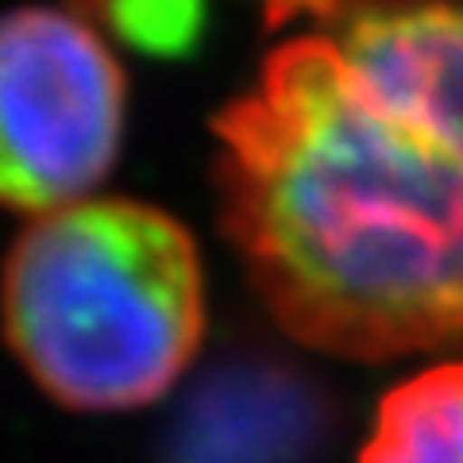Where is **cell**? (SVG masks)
<instances>
[{"label":"cell","instance_id":"obj_1","mask_svg":"<svg viewBox=\"0 0 463 463\" xmlns=\"http://www.w3.org/2000/svg\"><path fill=\"white\" fill-rule=\"evenodd\" d=\"M221 209L289 336L463 340V0H344L216 120Z\"/></svg>","mask_w":463,"mask_h":463},{"label":"cell","instance_id":"obj_4","mask_svg":"<svg viewBox=\"0 0 463 463\" xmlns=\"http://www.w3.org/2000/svg\"><path fill=\"white\" fill-rule=\"evenodd\" d=\"M328 429V398L270 355L213 367L174 417L166 463H306Z\"/></svg>","mask_w":463,"mask_h":463},{"label":"cell","instance_id":"obj_3","mask_svg":"<svg viewBox=\"0 0 463 463\" xmlns=\"http://www.w3.org/2000/svg\"><path fill=\"white\" fill-rule=\"evenodd\" d=\"M124 74L74 12L0 16V205L47 216L90 201L120 151Z\"/></svg>","mask_w":463,"mask_h":463},{"label":"cell","instance_id":"obj_6","mask_svg":"<svg viewBox=\"0 0 463 463\" xmlns=\"http://www.w3.org/2000/svg\"><path fill=\"white\" fill-rule=\"evenodd\" d=\"M128 47L151 58H185L209 24V0H90Z\"/></svg>","mask_w":463,"mask_h":463},{"label":"cell","instance_id":"obj_7","mask_svg":"<svg viewBox=\"0 0 463 463\" xmlns=\"http://www.w3.org/2000/svg\"><path fill=\"white\" fill-rule=\"evenodd\" d=\"M340 5H344V0H263L270 24H286V20H294V16H317V20H325Z\"/></svg>","mask_w":463,"mask_h":463},{"label":"cell","instance_id":"obj_2","mask_svg":"<svg viewBox=\"0 0 463 463\" xmlns=\"http://www.w3.org/2000/svg\"><path fill=\"white\" fill-rule=\"evenodd\" d=\"M0 325L54 402H155L205 332L197 248L178 221L139 201H78L35 216L5 259Z\"/></svg>","mask_w":463,"mask_h":463},{"label":"cell","instance_id":"obj_5","mask_svg":"<svg viewBox=\"0 0 463 463\" xmlns=\"http://www.w3.org/2000/svg\"><path fill=\"white\" fill-rule=\"evenodd\" d=\"M364 463H463V359L390 390Z\"/></svg>","mask_w":463,"mask_h":463}]
</instances>
